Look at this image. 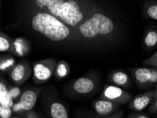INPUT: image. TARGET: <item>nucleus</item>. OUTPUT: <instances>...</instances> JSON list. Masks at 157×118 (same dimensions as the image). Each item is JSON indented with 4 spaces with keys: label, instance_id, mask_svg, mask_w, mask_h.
<instances>
[{
    "label": "nucleus",
    "instance_id": "16",
    "mask_svg": "<svg viewBox=\"0 0 157 118\" xmlns=\"http://www.w3.org/2000/svg\"><path fill=\"white\" fill-rule=\"evenodd\" d=\"M0 52L14 54L13 40L3 32L0 31Z\"/></svg>",
    "mask_w": 157,
    "mask_h": 118
},
{
    "label": "nucleus",
    "instance_id": "10",
    "mask_svg": "<svg viewBox=\"0 0 157 118\" xmlns=\"http://www.w3.org/2000/svg\"><path fill=\"white\" fill-rule=\"evenodd\" d=\"M108 81L110 84L116 86L124 89H132L134 86L131 76L123 69H115L110 71L108 76Z\"/></svg>",
    "mask_w": 157,
    "mask_h": 118
},
{
    "label": "nucleus",
    "instance_id": "25",
    "mask_svg": "<svg viewBox=\"0 0 157 118\" xmlns=\"http://www.w3.org/2000/svg\"><path fill=\"white\" fill-rule=\"evenodd\" d=\"M157 82V69L155 68L151 67V76H150L149 79V87L151 88L154 85H156Z\"/></svg>",
    "mask_w": 157,
    "mask_h": 118
},
{
    "label": "nucleus",
    "instance_id": "7",
    "mask_svg": "<svg viewBox=\"0 0 157 118\" xmlns=\"http://www.w3.org/2000/svg\"><path fill=\"white\" fill-rule=\"evenodd\" d=\"M99 98L108 100L121 105L129 103L132 98V94L126 89L112 84H105Z\"/></svg>",
    "mask_w": 157,
    "mask_h": 118
},
{
    "label": "nucleus",
    "instance_id": "18",
    "mask_svg": "<svg viewBox=\"0 0 157 118\" xmlns=\"http://www.w3.org/2000/svg\"><path fill=\"white\" fill-rule=\"evenodd\" d=\"M144 45L148 49H154L157 46V31L151 30L145 35Z\"/></svg>",
    "mask_w": 157,
    "mask_h": 118
},
{
    "label": "nucleus",
    "instance_id": "33",
    "mask_svg": "<svg viewBox=\"0 0 157 118\" xmlns=\"http://www.w3.org/2000/svg\"><path fill=\"white\" fill-rule=\"evenodd\" d=\"M11 118H24V117H20V115H13V116Z\"/></svg>",
    "mask_w": 157,
    "mask_h": 118
},
{
    "label": "nucleus",
    "instance_id": "17",
    "mask_svg": "<svg viewBox=\"0 0 157 118\" xmlns=\"http://www.w3.org/2000/svg\"><path fill=\"white\" fill-rule=\"evenodd\" d=\"M14 54L18 57H25L29 52V44L24 38H17L13 40Z\"/></svg>",
    "mask_w": 157,
    "mask_h": 118
},
{
    "label": "nucleus",
    "instance_id": "35",
    "mask_svg": "<svg viewBox=\"0 0 157 118\" xmlns=\"http://www.w3.org/2000/svg\"><path fill=\"white\" fill-rule=\"evenodd\" d=\"M85 118H99L98 117H85Z\"/></svg>",
    "mask_w": 157,
    "mask_h": 118
},
{
    "label": "nucleus",
    "instance_id": "3",
    "mask_svg": "<svg viewBox=\"0 0 157 118\" xmlns=\"http://www.w3.org/2000/svg\"><path fill=\"white\" fill-rule=\"evenodd\" d=\"M114 30V23L107 16L96 13L80 25L79 32L84 38H93L96 36H106Z\"/></svg>",
    "mask_w": 157,
    "mask_h": 118
},
{
    "label": "nucleus",
    "instance_id": "8",
    "mask_svg": "<svg viewBox=\"0 0 157 118\" xmlns=\"http://www.w3.org/2000/svg\"><path fill=\"white\" fill-rule=\"evenodd\" d=\"M33 74V69L29 60H21L16 64L14 67L9 73L10 82L17 86L24 84Z\"/></svg>",
    "mask_w": 157,
    "mask_h": 118
},
{
    "label": "nucleus",
    "instance_id": "23",
    "mask_svg": "<svg viewBox=\"0 0 157 118\" xmlns=\"http://www.w3.org/2000/svg\"><path fill=\"white\" fill-rule=\"evenodd\" d=\"M13 115L11 108L0 104V118H11Z\"/></svg>",
    "mask_w": 157,
    "mask_h": 118
},
{
    "label": "nucleus",
    "instance_id": "6",
    "mask_svg": "<svg viewBox=\"0 0 157 118\" xmlns=\"http://www.w3.org/2000/svg\"><path fill=\"white\" fill-rule=\"evenodd\" d=\"M43 105L50 118H70L67 107L55 93H50L44 97Z\"/></svg>",
    "mask_w": 157,
    "mask_h": 118
},
{
    "label": "nucleus",
    "instance_id": "36",
    "mask_svg": "<svg viewBox=\"0 0 157 118\" xmlns=\"http://www.w3.org/2000/svg\"><path fill=\"white\" fill-rule=\"evenodd\" d=\"M156 118H157V115H156Z\"/></svg>",
    "mask_w": 157,
    "mask_h": 118
},
{
    "label": "nucleus",
    "instance_id": "30",
    "mask_svg": "<svg viewBox=\"0 0 157 118\" xmlns=\"http://www.w3.org/2000/svg\"><path fill=\"white\" fill-rule=\"evenodd\" d=\"M149 112L151 113V114H154V113H157V98L153 101L151 105H149L148 108Z\"/></svg>",
    "mask_w": 157,
    "mask_h": 118
},
{
    "label": "nucleus",
    "instance_id": "12",
    "mask_svg": "<svg viewBox=\"0 0 157 118\" xmlns=\"http://www.w3.org/2000/svg\"><path fill=\"white\" fill-rule=\"evenodd\" d=\"M151 67H134L129 71L132 78L139 89H146L149 87V79Z\"/></svg>",
    "mask_w": 157,
    "mask_h": 118
},
{
    "label": "nucleus",
    "instance_id": "22",
    "mask_svg": "<svg viewBox=\"0 0 157 118\" xmlns=\"http://www.w3.org/2000/svg\"><path fill=\"white\" fill-rule=\"evenodd\" d=\"M146 14L149 18L157 21V3L151 4L147 6Z\"/></svg>",
    "mask_w": 157,
    "mask_h": 118
},
{
    "label": "nucleus",
    "instance_id": "15",
    "mask_svg": "<svg viewBox=\"0 0 157 118\" xmlns=\"http://www.w3.org/2000/svg\"><path fill=\"white\" fill-rule=\"evenodd\" d=\"M70 66L67 62L64 60H60L57 62L55 69L54 76L57 81H62L67 77L70 74Z\"/></svg>",
    "mask_w": 157,
    "mask_h": 118
},
{
    "label": "nucleus",
    "instance_id": "1",
    "mask_svg": "<svg viewBox=\"0 0 157 118\" xmlns=\"http://www.w3.org/2000/svg\"><path fill=\"white\" fill-rule=\"evenodd\" d=\"M31 24L35 31L55 42L64 40L70 33L64 23L44 11L37 13L32 18Z\"/></svg>",
    "mask_w": 157,
    "mask_h": 118
},
{
    "label": "nucleus",
    "instance_id": "29",
    "mask_svg": "<svg viewBox=\"0 0 157 118\" xmlns=\"http://www.w3.org/2000/svg\"><path fill=\"white\" fill-rule=\"evenodd\" d=\"M24 118H39V115L34 110H29L25 112L24 115Z\"/></svg>",
    "mask_w": 157,
    "mask_h": 118
},
{
    "label": "nucleus",
    "instance_id": "31",
    "mask_svg": "<svg viewBox=\"0 0 157 118\" xmlns=\"http://www.w3.org/2000/svg\"><path fill=\"white\" fill-rule=\"evenodd\" d=\"M156 87H155V90H154V91H155V99L156 98H157V82H156ZM155 99H154V100H155Z\"/></svg>",
    "mask_w": 157,
    "mask_h": 118
},
{
    "label": "nucleus",
    "instance_id": "20",
    "mask_svg": "<svg viewBox=\"0 0 157 118\" xmlns=\"http://www.w3.org/2000/svg\"><path fill=\"white\" fill-rule=\"evenodd\" d=\"M9 93L10 94L13 101H19L21 95L22 93L21 90L18 87V86H9Z\"/></svg>",
    "mask_w": 157,
    "mask_h": 118
},
{
    "label": "nucleus",
    "instance_id": "34",
    "mask_svg": "<svg viewBox=\"0 0 157 118\" xmlns=\"http://www.w3.org/2000/svg\"><path fill=\"white\" fill-rule=\"evenodd\" d=\"M39 118H47V117H45L43 114L40 113V114H39Z\"/></svg>",
    "mask_w": 157,
    "mask_h": 118
},
{
    "label": "nucleus",
    "instance_id": "9",
    "mask_svg": "<svg viewBox=\"0 0 157 118\" xmlns=\"http://www.w3.org/2000/svg\"><path fill=\"white\" fill-rule=\"evenodd\" d=\"M155 99V91L154 90L140 93L131 99L128 104V107L134 112H142L147 108Z\"/></svg>",
    "mask_w": 157,
    "mask_h": 118
},
{
    "label": "nucleus",
    "instance_id": "4",
    "mask_svg": "<svg viewBox=\"0 0 157 118\" xmlns=\"http://www.w3.org/2000/svg\"><path fill=\"white\" fill-rule=\"evenodd\" d=\"M100 82V76L96 73L89 72L71 82L68 89L70 93L74 96H89L96 91Z\"/></svg>",
    "mask_w": 157,
    "mask_h": 118
},
{
    "label": "nucleus",
    "instance_id": "28",
    "mask_svg": "<svg viewBox=\"0 0 157 118\" xmlns=\"http://www.w3.org/2000/svg\"><path fill=\"white\" fill-rule=\"evenodd\" d=\"M123 115H124L123 110L119 109L117 111H115V112L113 113V114L108 115V116L105 117H102V118H122ZM99 118H101V117H99Z\"/></svg>",
    "mask_w": 157,
    "mask_h": 118
},
{
    "label": "nucleus",
    "instance_id": "2",
    "mask_svg": "<svg viewBox=\"0 0 157 118\" xmlns=\"http://www.w3.org/2000/svg\"><path fill=\"white\" fill-rule=\"evenodd\" d=\"M50 14L70 26H76L83 20L80 6L75 0H57L44 9Z\"/></svg>",
    "mask_w": 157,
    "mask_h": 118
},
{
    "label": "nucleus",
    "instance_id": "13",
    "mask_svg": "<svg viewBox=\"0 0 157 118\" xmlns=\"http://www.w3.org/2000/svg\"><path fill=\"white\" fill-rule=\"evenodd\" d=\"M41 93V89L39 88L28 89L22 92L19 101L23 109L25 112L33 110Z\"/></svg>",
    "mask_w": 157,
    "mask_h": 118
},
{
    "label": "nucleus",
    "instance_id": "26",
    "mask_svg": "<svg viewBox=\"0 0 157 118\" xmlns=\"http://www.w3.org/2000/svg\"><path fill=\"white\" fill-rule=\"evenodd\" d=\"M57 0H36L37 6L41 9H45L48 6H49L50 4H52V2H54Z\"/></svg>",
    "mask_w": 157,
    "mask_h": 118
},
{
    "label": "nucleus",
    "instance_id": "14",
    "mask_svg": "<svg viewBox=\"0 0 157 118\" xmlns=\"http://www.w3.org/2000/svg\"><path fill=\"white\" fill-rule=\"evenodd\" d=\"M17 63V60L12 55H0V73L2 74H9Z\"/></svg>",
    "mask_w": 157,
    "mask_h": 118
},
{
    "label": "nucleus",
    "instance_id": "5",
    "mask_svg": "<svg viewBox=\"0 0 157 118\" xmlns=\"http://www.w3.org/2000/svg\"><path fill=\"white\" fill-rule=\"evenodd\" d=\"M56 59L47 58L39 60L33 64V81L37 86L45 84L54 76Z\"/></svg>",
    "mask_w": 157,
    "mask_h": 118
},
{
    "label": "nucleus",
    "instance_id": "24",
    "mask_svg": "<svg viewBox=\"0 0 157 118\" xmlns=\"http://www.w3.org/2000/svg\"><path fill=\"white\" fill-rule=\"evenodd\" d=\"M11 110H12L13 115H23L25 113V111L24 109H23V108H22L21 105L19 101H14L12 107H11Z\"/></svg>",
    "mask_w": 157,
    "mask_h": 118
},
{
    "label": "nucleus",
    "instance_id": "21",
    "mask_svg": "<svg viewBox=\"0 0 157 118\" xmlns=\"http://www.w3.org/2000/svg\"><path fill=\"white\" fill-rule=\"evenodd\" d=\"M142 64L143 65L149 66L157 69V50L151 56L143 60Z\"/></svg>",
    "mask_w": 157,
    "mask_h": 118
},
{
    "label": "nucleus",
    "instance_id": "19",
    "mask_svg": "<svg viewBox=\"0 0 157 118\" xmlns=\"http://www.w3.org/2000/svg\"><path fill=\"white\" fill-rule=\"evenodd\" d=\"M9 85L6 82L5 78L3 76V74L0 73V103L7 96L9 93Z\"/></svg>",
    "mask_w": 157,
    "mask_h": 118
},
{
    "label": "nucleus",
    "instance_id": "11",
    "mask_svg": "<svg viewBox=\"0 0 157 118\" xmlns=\"http://www.w3.org/2000/svg\"><path fill=\"white\" fill-rule=\"evenodd\" d=\"M122 105L114 102L104 100V99H96L92 102V107L98 115L102 118L113 114L115 111L121 109Z\"/></svg>",
    "mask_w": 157,
    "mask_h": 118
},
{
    "label": "nucleus",
    "instance_id": "27",
    "mask_svg": "<svg viewBox=\"0 0 157 118\" xmlns=\"http://www.w3.org/2000/svg\"><path fill=\"white\" fill-rule=\"evenodd\" d=\"M125 118H150L148 115L139 112H132L127 115Z\"/></svg>",
    "mask_w": 157,
    "mask_h": 118
},
{
    "label": "nucleus",
    "instance_id": "32",
    "mask_svg": "<svg viewBox=\"0 0 157 118\" xmlns=\"http://www.w3.org/2000/svg\"><path fill=\"white\" fill-rule=\"evenodd\" d=\"M1 4L2 0H0V29H1Z\"/></svg>",
    "mask_w": 157,
    "mask_h": 118
}]
</instances>
